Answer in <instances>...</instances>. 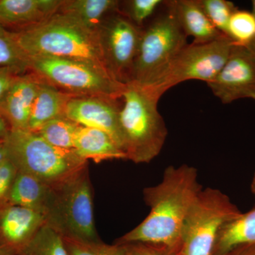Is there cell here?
Wrapping results in <instances>:
<instances>
[{
    "label": "cell",
    "mask_w": 255,
    "mask_h": 255,
    "mask_svg": "<svg viewBox=\"0 0 255 255\" xmlns=\"http://www.w3.org/2000/svg\"><path fill=\"white\" fill-rule=\"evenodd\" d=\"M202 189L195 167L169 166L158 184L143 190L144 200L150 208L148 216L115 243H141L157 255L174 254L188 212Z\"/></svg>",
    "instance_id": "obj_1"
},
{
    "label": "cell",
    "mask_w": 255,
    "mask_h": 255,
    "mask_svg": "<svg viewBox=\"0 0 255 255\" xmlns=\"http://www.w3.org/2000/svg\"><path fill=\"white\" fill-rule=\"evenodd\" d=\"M11 33L27 55L87 62L110 75L101 46L99 30L90 29L75 18L56 13L40 24Z\"/></svg>",
    "instance_id": "obj_2"
},
{
    "label": "cell",
    "mask_w": 255,
    "mask_h": 255,
    "mask_svg": "<svg viewBox=\"0 0 255 255\" xmlns=\"http://www.w3.org/2000/svg\"><path fill=\"white\" fill-rule=\"evenodd\" d=\"M159 98L136 84H127L119 112V124L127 159L149 163L160 153L167 129L157 105Z\"/></svg>",
    "instance_id": "obj_3"
},
{
    "label": "cell",
    "mask_w": 255,
    "mask_h": 255,
    "mask_svg": "<svg viewBox=\"0 0 255 255\" xmlns=\"http://www.w3.org/2000/svg\"><path fill=\"white\" fill-rule=\"evenodd\" d=\"M46 223L63 237L101 241L93 215V189L89 166L51 187Z\"/></svg>",
    "instance_id": "obj_4"
},
{
    "label": "cell",
    "mask_w": 255,
    "mask_h": 255,
    "mask_svg": "<svg viewBox=\"0 0 255 255\" xmlns=\"http://www.w3.org/2000/svg\"><path fill=\"white\" fill-rule=\"evenodd\" d=\"M7 157L18 171L55 187L88 166L74 150L48 143L36 132L11 130L6 136Z\"/></svg>",
    "instance_id": "obj_5"
},
{
    "label": "cell",
    "mask_w": 255,
    "mask_h": 255,
    "mask_svg": "<svg viewBox=\"0 0 255 255\" xmlns=\"http://www.w3.org/2000/svg\"><path fill=\"white\" fill-rule=\"evenodd\" d=\"M27 58L28 72L61 91L76 97L114 100L123 97L127 85L93 64L45 55H27Z\"/></svg>",
    "instance_id": "obj_6"
},
{
    "label": "cell",
    "mask_w": 255,
    "mask_h": 255,
    "mask_svg": "<svg viewBox=\"0 0 255 255\" xmlns=\"http://www.w3.org/2000/svg\"><path fill=\"white\" fill-rule=\"evenodd\" d=\"M165 4V11L142 29L130 82L140 87L153 86L187 44L171 1Z\"/></svg>",
    "instance_id": "obj_7"
},
{
    "label": "cell",
    "mask_w": 255,
    "mask_h": 255,
    "mask_svg": "<svg viewBox=\"0 0 255 255\" xmlns=\"http://www.w3.org/2000/svg\"><path fill=\"white\" fill-rule=\"evenodd\" d=\"M241 213L222 191L203 188L184 221L179 248L172 255H213L220 228Z\"/></svg>",
    "instance_id": "obj_8"
},
{
    "label": "cell",
    "mask_w": 255,
    "mask_h": 255,
    "mask_svg": "<svg viewBox=\"0 0 255 255\" xmlns=\"http://www.w3.org/2000/svg\"><path fill=\"white\" fill-rule=\"evenodd\" d=\"M234 43L228 36L206 43L186 45L153 86L144 87L160 98L167 90L187 80L214 81L229 58Z\"/></svg>",
    "instance_id": "obj_9"
},
{
    "label": "cell",
    "mask_w": 255,
    "mask_h": 255,
    "mask_svg": "<svg viewBox=\"0 0 255 255\" xmlns=\"http://www.w3.org/2000/svg\"><path fill=\"white\" fill-rule=\"evenodd\" d=\"M142 31L120 10L109 15L99 28L107 69L114 80L124 85L131 82Z\"/></svg>",
    "instance_id": "obj_10"
},
{
    "label": "cell",
    "mask_w": 255,
    "mask_h": 255,
    "mask_svg": "<svg viewBox=\"0 0 255 255\" xmlns=\"http://www.w3.org/2000/svg\"><path fill=\"white\" fill-rule=\"evenodd\" d=\"M208 85L225 105L241 99L255 100V55L249 47L234 44L222 70Z\"/></svg>",
    "instance_id": "obj_11"
},
{
    "label": "cell",
    "mask_w": 255,
    "mask_h": 255,
    "mask_svg": "<svg viewBox=\"0 0 255 255\" xmlns=\"http://www.w3.org/2000/svg\"><path fill=\"white\" fill-rule=\"evenodd\" d=\"M122 100L97 97H75L67 106L65 117L79 125L107 132L124 152L119 124V112L122 107L119 102Z\"/></svg>",
    "instance_id": "obj_12"
},
{
    "label": "cell",
    "mask_w": 255,
    "mask_h": 255,
    "mask_svg": "<svg viewBox=\"0 0 255 255\" xmlns=\"http://www.w3.org/2000/svg\"><path fill=\"white\" fill-rule=\"evenodd\" d=\"M46 223L45 216L19 206L0 207V255H20Z\"/></svg>",
    "instance_id": "obj_13"
},
{
    "label": "cell",
    "mask_w": 255,
    "mask_h": 255,
    "mask_svg": "<svg viewBox=\"0 0 255 255\" xmlns=\"http://www.w3.org/2000/svg\"><path fill=\"white\" fill-rule=\"evenodd\" d=\"M41 82L30 72L18 75L0 101V114L11 130H28L30 114Z\"/></svg>",
    "instance_id": "obj_14"
},
{
    "label": "cell",
    "mask_w": 255,
    "mask_h": 255,
    "mask_svg": "<svg viewBox=\"0 0 255 255\" xmlns=\"http://www.w3.org/2000/svg\"><path fill=\"white\" fill-rule=\"evenodd\" d=\"M63 0H0V26L9 31L40 24L58 13Z\"/></svg>",
    "instance_id": "obj_15"
},
{
    "label": "cell",
    "mask_w": 255,
    "mask_h": 255,
    "mask_svg": "<svg viewBox=\"0 0 255 255\" xmlns=\"http://www.w3.org/2000/svg\"><path fill=\"white\" fill-rule=\"evenodd\" d=\"M171 4L183 31L194 38V43H209L226 36L212 24L199 0H174Z\"/></svg>",
    "instance_id": "obj_16"
},
{
    "label": "cell",
    "mask_w": 255,
    "mask_h": 255,
    "mask_svg": "<svg viewBox=\"0 0 255 255\" xmlns=\"http://www.w3.org/2000/svg\"><path fill=\"white\" fill-rule=\"evenodd\" d=\"M73 150L85 160L96 163L112 159H127L125 153L105 131L79 126L74 137Z\"/></svg>",
    "instance_id": "obj_17"
},
{
    "label": "cell",
    "mask_w": 255,
    "mask_h": 255,
    "mask_svg": "<svg viewBox=\"0 0 255 255\" xmlns=\"http://www.w3.org/2000/svg\"><path fill=\"white\" fill-rule=\"evenodd\" d=\"M75 97L41 81L30 114L28 130L36 132L50 121L65 117L67 106Z\"/></svg>",
    "instance_id": "obj_18"
},
{
    "label": "cell",
    "mask_w": 255,
    "mask_h": 255,
    "mask_svg": "<svg viewBox=\"0 0 255 255\" xmlns=\"http://www.w3.org/2000/svg\"><path fill=\"white\" fill-rule=\"evenodd\" d=\"M50 192L51 187L46 183L18 170L5 205L33 210L45 216Z\"/></svg>",
    "instance_id": "obj_19"
},
{
    "label": "cell",
    "mask_w": 255,
    "mask_h": 255,
    "mask_svg": "<svg viewBox=\"0 0 255 255\" xmlns=\"http://www.w3.org/2000/svg\"><path fill=\"white\" fill-rule=\"evenodd\" d=\"M255 245V209L233 218L220 228L213 255H223L236 248Z\"/></svg>",
    "instance_id": "obj_20"
},
{
    "label": "cell",
    "mask_w": 255,
    "mask_h": 255,
    "mask_svg": "<svg viewBox=\"0 0 255 255\" xmlns=\"http://www.w3.org/2000/svg\"><path fill=\"white\" fill-rule=\"evenodd\" d=\"M117 0H63L58 13L78 20L90 29L98 31L109 15L119 11Z\"/></svg>",
    "instance_id": "obj_21"
},
{
    "label": "cell",
    "mask_w": 255,
    "mask_h": 255,
    "mask_svg": "<svg viewBox=\"0 0 255 255\" xmlns=\"http://www.w3.org/2000/svg\"><path fill=\"white\" fill-rule=\"evenodd\" d=\"M79 126L67 117H60L48 122L35 132L55 147L73 150L74 137Z\"/></svg>",
    "instance_id": "obj_22"
},
{
    "label": "cell",
    "mask_w": 255,
    "mask_h": 255,
    "mask_svg": "<svg viewBox=\"0 0 255 255\" xmlns=\"http://www.w3.org/2000/svg\"><path fill=\"white\" fill-rule=\"evenodd\" d=\"M20 255H69L63 237L45 223Z\"/></svg>",
    "instance_id": "obj_23"
},
{
    "label": "cell",
    "mask_w": 255,
    "mask_h": 255,
    "mask_svg": "<svg viewBox=\"0 0 255 255\" xmlns=\"http://www.w3.org/2000/svg\"><path fill=\"white\" fill-rule=\"evenodd\" d=\"M0 66L13 69L19 75L28 73L27 55L18 46L11 31L1 26Z\"/></svg>",
    "instance_id": "obj_24"
},
{
    "label": "cell",
    "mask_w": 255,
    "mask_h": 255,
    "mask_svg": "<svg viewBox=\"0 0 255 255\" xmlns=\"http://www.w3.org/2000/svg\"><path fill=\"white\" fill-rule=\"evenodd\" d=\"M227 36L235 45L248 47L255 41V16L246 10L236 9L228 23Z\"/></svg>",
    "instance_id": "obj_25"
},
{
    "label": "cell",
    "mask_w": 255,
    "mask_h": 255,
    "mask_svg": "<svg viewBox=\"0 0 255 255\" xmlns=\"http://www.w3.org/2000/svg\"><path fill=\"white\" fill-rule=\"evenodd\" d=\"M63 239L69 255H128L123 245H108L102 241H84L68 237Z\"/></svg>",
    "instance_id": "obj_26"
},
{
    "label": "cell",
    "mask_w": 255,
    "mask_h": 255,
    "mask_svg": "<svg viewBox=\"0 0 255 255\" xmlns=\"http://www.w3.org/2000/svg\"><path fill=\"white\" fill-rule=\"evenodd\" d=\"M199 3L215 27L227 36L230 18L238 8L227 0H199Z\"/></svg>",
    "instance_id": "obj_27"
},
{
    "label": "cell",
    "mask_w": 255,
    "mask_h": 255,
    "mask_svg": "<svg viewBox=\"0 0 255 255\" xmlns=\"http://www.w3.org/2000/svg\"><path fill=\"white\" fill-rule=\"evenodd\" d=\"M162 0H131L128 1L127 14H125L138 27L163 4Z\"/></svg>",
    "instance_id": "obj_28"
},
{
    "label": "cell",
    "mask_w": 255,
    "mask_h": 255,
    "mask_svg": "<svg viewBox=\"0 0 255 255\" xmlns=\"http://www.w3.org/2000/svg\"><path fill=\"white\" fill-rule=\"evenodd\" d=\"M17 173L18 169L8 157L0 163V207L6 204Z\"/></svg>",
    "instance_id": "obj_29"
},
{
    "label": "cell",
    "mask_w": 255,
    "mask_h": 255,
    "mask_svg": "<svg viewBox=\"0 0 255 255\" xmlns=\"http://www.w3.org/2000/svg\"><path fill=\"white\" fill-rule=\"evenodd\" d=\"M18 75L19 74L13 69L0 66V101L2 100Z\"/></svg>",
    "instance_id": "obj_30"
},
{
    "label": "cell",
    "mask_w": 255,
    "mask_h": 255,
    "mask_svg": "<svg viewBox=\"0 0 255 255\" xmlns=\"http://www.w3.org/2000/svg\"><path fill=\"white\" fill-rule=\"evenodd\" d=\"M128 255H157L155 252L141 243L124 244Z\"/></svg>",
    "instance_id": "obj_31"
},
{
    "label": "cell",
    "mask_w": 255,
    "mask_h": 255,
    "mask_svg": "<svg viewBox=\"0 0 255 255\" xmlns=\"http://www.w3.org/2000/svg\"><path fill=\"white\" fill-rule=\"evenodd\" d=\"M223 255H255V245L239 247Z\"/></svg>",
    "instance_id": "obj_32"
},
{
    "label": "cell",
    "mask_w": 255,
    "mask_h": 255,
    "mask_svg": "<svg viewBox=\"0 0 255 255\" xmlns=\"http://www.w3.org/2000/svg\"><path fill=\"white\" fill-rule=\"evenodd\" d=\"M11 130L9 124L0 114V138H6Z\"/></svg>",
    "instance_id": "obj_33"
},
{
    "label": "cell",
    "mask_w": 255,
    "mask_h": 255,
    "mask_svg": "<svg viewBox=\"0 0 255 255\" xmlns=\"http://www.w3.org/2000/svg\"><path fill=\"white\" fill-rule=\"evenodd\" d=\"M6 138H0V163L7 158V151L6 147Z\"/></svg>",
    "instance_id": "obj_34"
},
{
    "label": "cell",
    "mask_w": 255,
    "mask_h": 255,
    "mask_svg": "<svg viewBox=\"0 0 255 255\" xmlns=\"http://www.w3.org/2000/svg\"><path fill=\"white\" fill-rule=\"evenodd\" d=\"M252 191H253V194H255V173L254 175V177H253V182H252Z\"/></svg>",
    "instance_id": "obj_35"
},
{
    "label": "cell",
    "mask_w": 255,
    "mask_h": 255,
    "mask_svg": "<svg viewBox=\"0 0 255 255\" xmlns=\"http://www.w3.org/2000/svg\"><path fill=\"white\" fill-rule=\"evenodd\" d=\"M250 48V49L252 50L254 55H255V41L253 42V43H251V46H248Z\"/></svg>",
    "instance_id": "obj_36"
},
{
    "label": "cell",
    "mask_w": 255,
    "mask_h": 255,
    "mask_svg": "<svg viewBox=\"0 0 255 255\" xmlns=\"http://www.w3.org/2000/svg\"><path fill=\"white\" fill-rule=\"evenodd\" d=\"M252 4H253V11H252V13H253L255 16V0H253V1H252Z\"/></svg>",
    "instance_id": "obj_37"
}]
</instances>
